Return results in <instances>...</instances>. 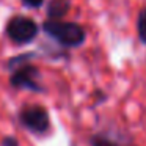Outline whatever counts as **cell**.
<instances>
[{"instance_id": "obj_1", "label": "cell", "mask_w": 146, "mask_h": 146, "mask_svg": "<svg viewBox=\"0 0 146 146\" xmlns=\"http://www.w3.org/2000/svg\"><path fill=\"white\" fill-rule=\"evenodd\" d=\"M35 54H21L8 60L7 68L10 72V86L14 90H29L33 93H44V86L41 83V71L36 64L30 63V58Z\"/></svg>"}, {"instance_id": "obj_2", "label": "cell", "mask_w": 146, "mask_h": 146, "mask_svg": "<svg viewBox=\"0 0 146 146\" xmlns=\"http://www.w3.org/2000/svg\"><path fill=\"white\" fill-rule=\"evenodd\" d=\"M42 32L52 38L55 42L66 49L80 47L86 41V30L83 25L77 22H66V21L46 19L42 22Z\"/></svg>"}, {"instance_id": "obj_3", "label": "cell", "mask_w": 146, "mask_h": 146, "mask_svg": "<svg viewBox=\"0 0 146 146\" xmlns=\"http://www.w3.org/2000/svg\"><path fill=\"white\" fill-rule=\"evenodd\" d=\"M5 33H7L8 39L13 44L25 46L38 38L39 25L32 17L24 16V14H16V16L8 19L7 27H5Z\"/></svg>"}, {"instance_id": "obj_4", "label": "cell", "mask_w": 146, "mask_h": 146, "mask_svg": "<svg viewBox=\"0 0 146 146\" xmlns=\"http://www.w3.org/2000/svg\"><path fill=\"white\" fill-rule=\"evenodd\" d=\"M19 124L35 135H44L50 129V115L47 108L39 104L24 105L17 113Z\"/></svg>"}, {"instance_id": "obj_5", "label": "cell", "mask_w": 146, "mask_h": 146, "mask_svg": "<svg viewBox=\"0 0 146 146\" xmlns=\"http://www.w3.org/2000/svg\"><path fill=\"white\" fill-rule=\"evenodd\" d=\"M90 146H130V138L121 132H98L90 137Z\"/></svg>"}, {"instance_id": "obj_6", "label": "cell", "mask_w": 146, "mask_h": 146, "mask_svg": "<svg viewBox=\"0 0 146 146\" xmlns=\"http://www.w3.org/2000/svg\"><path fill=\"white\" fill-rule=\"evenodd\" d=\"M71 10V0H49L46 7L47 19L61 21Z\"/></svg>"}, {"instance_id": "obj_7", "label": "cell", "mask_w": 146, "mask_h": 146, "mask_svg": "<svg viewBox=\"0 0 146 146\" xmlns=\"http://www.w3.org/2000/svg\"><path fill=\"white\" fill-rule=\"evenodd\" d=\"M137 32H138V38L143 44H146V7L141 8L138 13V19H137Z\"/></svg>"}, {"instance_id": "obj_8", "label": "cell", "mask_w": 146, "mask_h": 146, "mask_svg": "<svg viewBox=\"0 0 146 146\" xmlns=\"http://www.w3.org/2000/svg\"><path fill=\"white\" fill-rule=\"evenodd\" d=\"M0 146H21L17 137L14 135H5L3 138L0 140Z\"/></svg>"}, {"instance_id": "obj_9", "label": "cell", "mask_w": 146, "mask_h": 146, "mask_svg": "<svg viewBox=\"0 0 146 146\" xmlns=\"http://www.w3.org/2000/svg\"><path fill=\"white\" fill-rule=\"evenodd\" d=\"M21 3L25 8H30V10H38L44 5V0H21Z\"/></svg>"}]
</instances>
